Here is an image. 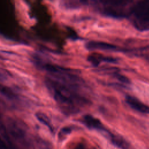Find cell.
Returning a JSON list of instances; mask_svg holds the SVG:
<instances>
[{
  "label": "cell",
  "instance_id": "1",
  "mask_svg": "<svg viewBox=\"0 0 149 149\" xmlns=\"http://www.w3.org/2000/svg\"><path fill=\"white\" fill-rule=\"evenodd\" d=\"M46 83L54 99L66 114L76 113L89 102L81 93L83 85L64 83L49 77Z\"/></svg>",
  "mask_w": 149,
  "mask_h": 149
},
{
  "label": "cell",
  "instance_id": "2",
  "mask_svg": "<svg viewBox=\"0 0 149 149\" xmlns=\"http://www.w3.org/2000/svg\"><path fill=\"white\" fill-rule=\"evenodd\" d=\"M129 17L137 30H149V1H140L133 3Z\"/></svg>",
  "mask_w": 149,
  "mask_h": 149
},
{
  "label": "cell",
  "instance_id": "3",
  "mask_svg": "<svg viewBox=\"0 0 149 149\" xmlns=\"http://www.w3.org/2000/svg\"><path fill=\"white\" fill-rule=\"evenodd\" d=\"M97 6L105 16L116 19L129 17L132 4L128 1H103L98 2Z\"/></svg>",
  "mask_w": 149,
  "mask_h": 149
},
{
  "label": "cell",
  "instance_id": "4",
  "mask_svg": "<svg viewBox=\"0 0 149 149\" xmlns=\"http://www.w3.org/2000/svg\"><path fill=\"white\" fill-rule=\"evenodd\" d=\"M127 104L134 110L143 113H149V106L134 96L127 95L125 97Z\"/></svg>",
  "mask_w": 149,
  "mask_h": 149
},
{
  "label": "cell",
  "instance_id": "5",
  "mask_svg": "<svg viewBox=\"0 0 149 149\" xmlns=\"http://www.w3.org/2000/svg\"><path fill=\"white\" fill-rule=\"evenodd\" d=\"M86 47L89 50H104V51H118V47L106 42L91 41L86 44Z\"/></svg>",
  "mask_w": 149,
  "mask_h": 149
},
{
  "label": "cell",
  "instance_id": "6",
  "mask_svg": "<svg viewBox=\"0 0 149 149\" xmlns=\"http://www.w3.org/2000/svg\"><path fill=\"white\" fill-rule=\"evenodd\" d=\"M10 134L17 140L25 141L26 138V131L23 126L15 122H12L9 125Z\"/></svg>",
  "mask_w": 149,
  "mask_h": 149
},
{
  "label": "cell",
  "instance_id": "7",
  "mask_svg": "<svg viewBox=\"0 0 149 149\" xmlns=\"http://www.w3.org/2000/svg\"><path fill=\"white\" fill-rule=\"evenodd\" d=\"M83 123L89 128L99 130H105L101 122L97 118L90 115H86L83 118Z\"/></svg>",
  "mask_w": 149,
  "mask_h": 149
},
{
  "label": "cell",
  "instance_id": "8",
  "mask_svg": "<svg viewBox=\"0 0 149 149\" xmlns=\"http://www.w3.org/2000/svg\"><path fill=\"white\" fill-rule=\"evenodd\" d=\"M88 61L94 65H98L101 62H107L110 63H115L116 59L109 56H104L98 54H92L88 56Z\"/></svg>",
  "mask_w": 149,
  "mask_h": 149
},
{
  "label": "cell",
  "instance_id": "9",
  "mask_svg": "<svg viewBox=\"0 0 149 149\" xmlns=\"http://www.w3.org/2000/svg\"><path fill=\"white\" fill-rule=\"evenodd\" d=\"M111 142L117 147L120 149H129V144L128 142L122 137L119 135L110 134Z\"/></svg>",
  "mask_w": 149,
  "mask_h": 149
},
{
  "label": "cell",
  "instance_id": "10",
  "mask_svg": "<svg viewBox=\"0 0 149 149\" xmlns=\"http://www.w3.org/2000/svg\"><path fill=\"white\" fill-rule=\"evenodd\" d=\"M36 144L40 149H53V146L51 143L42 139H37Z\"/></svg>",
  "mask_w": 149,
  "mask_h": 149
},
{
  "label": "cell",
  "instance_id": "11",
  "mask_svg": "<svg viewBox=\"0 0 149 149\" xmlns=\"http://www.w3.org/2000/svg\"><path fill=\"white\" fill-rule=\"evenodd\" d=\"M71 129L70 127H63L61 129L59 133V138L62 140L63 138L65 137L66 135L69 134L71 132Z\"/></svg>",
  "mask_w": 149,
  "mask_h": 149
},
{
  "label": "cell",
  "instance_id": "12",
  "mask_svg": "<svg viewBox=\"0 0 149 149\" xmlns=\"http://www.w3.org/2000/svg\"><path fill=\"white\" fill-rule=\"evenodd\" d=\"M113 76L120 81L124 83H129V80L127 77H126L125 76L122 75L120 73H114Z\"/></svg>",
  "mask_w": 149,
  "mask_h": 149
},
{
  "label": "cell",
  "instance_id": "13",
  "mask_svg": "<svg viewBox=\"0 0 149 149\" xmlns=\"http://www.w3.org/2000/svg\"><path fill=\"white\" fill-rule=\"evenodd\" d=\"M37 118L39 120H40L44 124L46 125L47 126H48L49 127L51 128V126H50V124H49V122L48 120L44 116H43L42 114H37Z\"/></svg>",
  "mask_w": 149,
  "mask_h": 149
},
{
  "label": "cell",
  "instance_id": "14",
  "mask_svg": "<svg viewBox=\"0 0 149 149\" xmlns=\"http://www.w3.org/2000/svg\"><path fill=\"white\" fill-rule=\"evenodd\" d=\"M0 149H10L5 141L0 137Z\"/></svg>",
  "mask_w": 149,
  "mask_h": 149
},
{
  "label": "cell",
  "instance_id": "15",
  "mask_svg": "<svg viewBox=\"0 0 149 149\" xmlns=\"http://www.w3.org/2000/svg\"><path fill=\"white\" fill-rule=\"evenodd\" d=\"M76 149H84V146L82 144H80L76 146Z\"/></svg>",
  "mask_w": 149,
  "mask_h": 149
}]
</instances>
